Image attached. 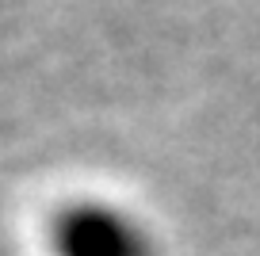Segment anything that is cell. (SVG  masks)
I'll use <instances>...</instances> for the list:
<instances>
[{"label": "cell", "instance_id": "cell-1", "mask_svg": "<svg viewBox=\"0 0 260 256\" xmlns=\"http://www.w3.org/2000/svg\"><path fill=\"white\" fill-rule=\"evenodd\" d=\"M46 245L50 256H161L153 230L107 199H73L57 207Z\"/></svg>", "mask_w": 260, "mask_h": 256}]
</instances>
